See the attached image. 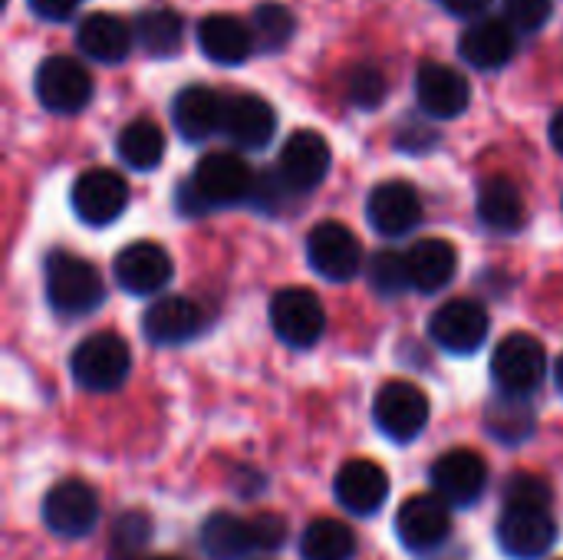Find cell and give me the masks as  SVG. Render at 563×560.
Instances as JSON below:
<instances>
[{"label":"cell","mask_w":563,"mask_h":560,"mask_svg":"<svg viewBox=\"0 0 563 560\" xmlns=\"http://www.w3.org/2000/svg\"><path fill=\"white\" fill-rule=\"evenodd\" d=\"M254 172L238 152H211L205 155L188 185H178V211L188 218H198L208 208H231L238 201H247L254 191Z\"/></svg>","instance_id":"6da1fadb"},{"label":"cell","mask_w":563,"mask_h":560,"mask_svg":"<svg viewBox=\"0 0 563 560\" xmlns=\"http://www.w3.org/2000/svg\"><path fill=\"white\" fill-rule=\"evenodd\" d=\"M43 284H46L49 307L63 317H86L99 310V304L106 300V284L99 271L69 251H53L46 257Z\"/></svg>","instance_id":"7a4b0ae2"},{"label":"cell","mask_w":563,"mask_h":560,"mask_svg":"<svg viewBox=\"0 0 563 560\" xmlns=\"http://www.w3.org/2000/svg\"><path fill=\"white\" fill-rule=\"evenodd\" d=\"M69 373L86 393H112L132 373V350L119 333H92L73 350Z\"/></svg>","instance_id":"3957f363"},{"label":"cell","mask_w":563,"mask_h":560,"mask_svg":"<svg viewBox=\"0 0 563 560\" xmlns=\"http://www.w3.org/2000/svg\"><path fill=\"white\" fill-rule=\"evenodd\" d=\"M548 376V353L544 343L528 333L505 337L492 353V380L501 393L531 396Z\"/></svg>","instance_id":"277c9868"},{"label":"cell","mask_w":563,"mask_h":560,"mask_svg":"<svg viewBox=\"0 0 563 560\" xmlns=\"http://www.w3.org/2000/svg\"><path fill=\"white\" fill-rule=\"evenodd\" d=\"M558 521L551 518V508L534 505H505L495 538L498 548L511 560L544 558L558 545Z\"/></svg>","instance_id":"5b68a950"},{"label":"cell","mask_w":563,"mask_h":560,"mask_svg":"<svg viewBox=\"0 0 563 560\" xmlns=\"http://www.w3.org/2000/svg\"><path fill=\"white\" fill-rule=\"evenodd\" d=\"M271 327L280 343L294 350H310L327 330V310L320 297L307 287H284L271 300Z\"/></svg>","instance_id":"8992f818"},{"label":"cell","mask_w":563,"mask_h":560,"mask_svg":"<svg viewBox=\"0 0 563 560\" xmlns=\"http://www.w3.org/2000/svg\"><path fill=\"white\" fill-rule=\"evenodd\" d=\"M373 419L376 429L399 446H409L412 439L422 436V429L429 426V396L406 380H393L376 393L373 403Z\"/></svg>","instance_id":"52a82bcc"},{"label":"cell","mask_w":563,"mask_h":560,"mask_svg":"<svg viewBox=\"0 0 563 560\" xmlns=\"http://www.w3.org/2000/svg\"><path fill=\"white\" fill-rule=\"evenodd\" d=\"M43 525L56 538H86L99 525V495L79 479L56 482L43 498Z\"/></svg>","instance_id":"ba28073f"},{"label":"cell","mask_w":563,"mask_h":560,"mask_svg":"<svg viewBox=\"0 0 563 560\" xmlns=\"http://www.w3.org/2000/svg\"><path fill=\"white\" fill-rule=\"evenodd\" d=\"M396 535L406 551L429 554L445 545L452 535V505L445 498L432 495H412L396 512Z\"/></svg>","instance_id":"9c48e42d"},{"label":"cell","mask_w":563,"mask_h":560,"mask_svg":"<svg viewBox=\"0 0 563 560\" xmlns=\"http://www.w3.org/2000/svg\"><path fill=\"white\" fill-rule=\"evenodd\" d=\"M432 492L452 508H472L488 488V462L472 449H452L439 455L429 469Z\"/></svg>","instance_id":"30bf717a"},{"label":"cell","mask_w":563,"mask_h":560,"mask_svg":"<svg viewBox=\"0 0 563 560\" xmlns=\"http://www.w3.org/2000/svg\"><path fill=\"white\" fill-rule=\"evenodd\" d=\"M36 99L49 112H79L92 99V76L73 56H46L36 69Z\"/></svg>","instance_id":"8fae6325"},{"label":"cell","mask_w":563,"mask_h":560,"mask_svg":"<svg viewBox=\"0 0 563 560\" xmlns=\"http://www.w3.org/2000/svg\"><path fill=\"white\" fill-rule=\"evenodd\" d=\"M307 261L323 281L346 284L363 271V248L346 224L323 221L307 234Z\"/></svg>","instance_id":"7c38bea8"},{"label":"cell","mask_w":563,"mask_h":560,"mask_svg":"<svg viewBox=\"0 0 563 560\" xmlns=\"http://www.w3.org/2000/svg\"><path fill=\"white\" fill-rule=\"evenodd\" d=\"M69 201H73V211L79 221H86L92 228H106V224L119 221V215L125 211L129 185L112 168H89L73 182Z\"/></svg>","instance_id":"4fadbf2b"},{"label":"cell","mask_w":563,"mask_h":560,"mask_svg":"<svg viewBox=\"0 0 563 560\" xmlns=\"http://www.w3.org/2000/svg\"><path fill=\"white\" fill-rule=\"evenodd\" d=\"M488 310L478 300H449L442 304L432 320H429V337L455 356H468L475 350H482V343L488 340Z\"/></svg>","instance_id":"5bb4252c"},{"label":"cell","mask_w":563,"mask_h":560,"mask_svg":"<svg viewBox=\"0 0 563 560\" xmlns=\"http://www.w3.org/2000/svg\"><path fill=\"white\" fill-rule=\"evenodd\" d=\"M112 274L125 294L148 297V294H158L168 287L175 264H172V254L158 241H132L129 248H122L115 254Z\"/></svg>","instance_id":"9a60e30c"},{"label":"cell","mask_w":563,"mask_h":560,"mask_svg":"<svg viewBox=\"0 0 563 560\" xmlns=\"http://www.w3.org/2000/svg\"><path fill=\"white\" fill-rule=\"evenodd\" d=\"M208 327V314L191 297H158L142 314V337L152 347H181L201 337Z\"/></svg>","instance_id":"2e32d148"},{"label":"cell","mask_w":563,"mask_h":560,"mask_svg":"<svg viewBox=\"0 0 563 560\" xmlns=\"http://www.w3.org/2000/svg\"><path fill=\"white\" fill-rule=\"evenodd\" d=\"M330 162H333V152H330V142L323 139V132L297 129L280 149L277 172L290 191H313L327 178Z\"/></svg>","instance_id":"e0dca14e"},{"label":"cell","mask_w":563,"mask_h":560,"mask_svg":"<svg viewBox=\"0 0 563 560\" xmlns=\"http://www.w3.org/2000/svg\"><path fill=\"white\" fill-rule=\"evenodd\" d=\"M366 218L383 238H402L422 221V198L409 182H379L369 191Z\"/></svg>","instance_id":"ac0fdd59"},{"label":"cell","mask_w":563,"mask_h":560,"mask_svg":"<svg viewBox=\"0 0 563 560\" xmlns=\"http://www.w3.org/2000/svg\"><path fill=\"white\" fill-rule=\"evenodd\" d=\"M333 492H336V502L343 505V512H350L356 518H369L389 498V475L383 465H376L369 459H353L336 472Z\"/></svg>","instance_id":"d6986e66"},{"label":"cell","mask_w":563,"mask_h":560,"mask_svg":"<svg viewBox=\"0 0 563 560\" xmlns=\"http://www.w3.org/2000/svg\"><path fill=\"white\" fill-rule=\"evenodd\" d=\"M518 50V26L505 17H482L475 20L462 40H459V53L465 63H472L475 69H501L511 63Z\"/></svg>","instance_id":"ffe728a7"},{"label":"cell","mask_w":563,"mask_h":560,"mask_svg":"<svg viewBox=\"0 0 563 560\" xmlns=\"http://www.w3.org/2000/svg\"><path fill=\"white\" fill-rule=\"evenodd\" d=\"M416 99H419L426 116L455 119V116H462L468 109L472 89H468V79L459 69H452L445 63H426L416 73Z\"/></svg>","instance_id":"44dd1931"},{"label":"cell","mask_w":563,"mask_h":560,"mask_svg":"<svg viewBox=\"0 0 563 560\" xmlns=\"http://www.w3.org/2000/svg\"><path fill=\"white\" fill-rule=\"evenodd\" d=\"M221 132L247 152L264 149L277 132V112L254 92H238L224 99V125Z\"/></svg>","instance_id":"7402d4cb"},{"label":"cell","mask_w":563,"mask_h":560,"mask_svg":"<svg viewBox=\"0 0 563 560\" xmlns=\"http://www.w3.org/2000/svg\"><path fill=\"white\" fill-rule=\"evenodd\" d=\"M224 99L211 86H185L172 102V122L181 139L205 142L221 132L224 125Z\"/></svg>","instance_id":"603a6c76"},{"label":"cell","mask_w":563,"mask_h":560,"mask_svg":"<svg viewBox=\"0 0 563 560\" xmlns=\"http://www.w3.org/2000/svg\"><path fill=\"white\" fill-rule=\"evenodd\" d=\"M198 46L208 59L221 66H241L254 53V30L251 23L231 13H211L198 23Z\"/></svg>","instance_id":"cb8c5ba5"},{"label":"cell","mask_w":563,"mask_h":560,"mask_svg":"<svg viewBox=\"0 0 563 560\" xmlns=\"http://www.w3.org/2000/svg\"><path fill=\"white\" fill-rule=\"evenodd\" d=\"M132 40H135V30L115 17V13H89L79 20L76 26V46L82 56L89 59H99V63H119L129 56L132 50Z\"/></svg>","instance_id":"d4e9b609"},{"label":"cell","mask_w":563,"mask_h":560,"mask_svg":"<svg viewBox=\"0 0 563 560\" xmlns=\"http://www.w3.org/2000/svg\"><path fill=\"white\" fill-rule=\"evenodd\" d=\"M409 274H412V290L422 294H439L455 281L459 271V251L445 238H422L409 251Z\"/></svg>","instance_id":"484cf974"},{"label":"cell","mask_w":563,"mask_h":560,"mask_svg":"<svg viewBox=\"0 0 563 560\" xmlns=\"http://www.w3.org/2000/svg\"><path fill=\"white\" fill-rule=\"evenodd\" d=\"M478 218L485 228L498 231V234H515L525 228V198L518 191V185L505 175H492L482 182L478 188Z\"/></svg>","instance_id":"4316f807"},{"label":"cell","mask_w":563,"mask_h":560,"mask_svg":"<svg viewBox=\"0 0 563 560\" xmlns=\"http://www.w3.org/2000/svg\"><path fill=\"white\" fill-rule=\"evenodd\" d=\"M201 551L211 560H244L257 551L251 518L231 512H214L201 525Z\"/></svg>","instance_id":"83f0119b"},{"label":"cell","mask_w":563,"mask_h":560,"mask_svg":"<svg viewBox=\"0 0 563 560\" xmlns=\"http://www.w3.org/2000/svg\"><path fill=\"white\" fill-rule=\"evenodd\" d=\"M135 30V43L158 59H168L181 50L185 43V20L168 10V7H155V10H142L132 23Z\"/></svg>","instance_id":"f1b7e54d"},{"label":"cell","mask_w":563,"mask_h":560,"mask_svg":"<svg viewBox=\"0 0 563 560\" xmlns=\"http://www.w3.org/2000/svg\"><path fill=\"white\" fill-rule=\"evenodd\" d=\"M115 152L119 158L135 168V172H152L162 158H165V132L158 122L152 119H132L129 125H122V132L115 135Z\"/></svg>","instance_id":"f546056e"},{"label":"cell","mask_w":563,"mask_h":560,"mask_svg":"<svg viewBox=\"0 0 563 560\" xmlns=\"http://www.w3.org/2000/svg\"><path fill=\"white\" fill-rule=\"evenodd\" d=\"M534 422L538 419H534L528 396H515V393H501L495 403H488V413H485L488 432L505 446H518V442L531 439Z\"/></svg>","instance_id":"4dcf8cb0"},{"label":"cell","mask_w":563,"mask_h":560,"mask_svg":"<svg viewBox=\"0 0 563 560\" xmlns=\"http://www.w3.org/2000/svg\"><path fill=\"white\" fill-rule=\"evenodd\" d=\"M303 560H353L356 558V535L340 518H317L307 525L300 538Z\"/></svg>","instance_id":"1f68e13d"},{"label":"cell","mask_w":563,"mask_h":560,"mask_svg":"<svg viewBox=\"0 0 563 560\" xmlns=\"http://www.w3.org/2000/svg\"><path fill=\"white\" fill-rule=\"evenodd\" d=\"M251 30H254V43L264 50V53H280L290 40H294V30H297V17L290 13V7L277 3V0H267V3H257L254 13H251Z\"/></svg>","instance_id":"d6a6232c"},{"label":"cell","mask_w":563,"mask_h":560,"mask_svg":"<svg viewBox=\"0 0 563 560\" xmlns=\"http://www.w3.org/2000/svg\"><path fill=\"white\" fill-rule=\"evenodd\" d=\"M366 277L379 297H399L412 287L409 257L399 251H376L366 264Z\"/></svg>","instance_id":"836d02e7"},{"label":"cell","mask_w":563,"mask_h":560,"mask_svg":"<svg viewBox=\"0 0 563 560\" xmlns=\"http://www.w3.org/2000/svg\"><path fill=\"white\" fill-rule=\"evenodd\" d=\"M152 538V521L145 512H122L115 521H112V531H109V554L112 560H135L139 551L148 545Z\"/></svg>","instance_id":"e575fe53"},{"label":"cell","mask_w":563,"mask_h":560,"mask_svg":"<svg viewBox=\"0 0 563 560\" xmlns=\"http://www.w3.org/2000/svg\"><path fill=\"white\" fill-rule=\"evenodd\" d=\"M386 92H389V79L376 63H360L346 73V96L353 106L376 109V106H383Z\"/></svg>","instance_id":"d590c367"},{"label":"cell","mask_w":563,"mask_h":560,"mask_svg":"<svg viewBox=\"0 0 563 560\" xmlns=\"http://www.w3.org/2000/svg\"><path fill=\"white\" fill-rule=\"evenodd\" d=\"M551 485L538 475L518 472L505 482V505H534V508H551Z\"/></svg>","instance_id":"8d00e7d4"},{"label":"cell","mask_w":563,"mask_h":560,"mask_svg":"<svg viewBox=\"0 0 563 560\" xmlns=\"http://www.w3.org/2000/svg\"><path fill=\"white\" fill-rule=\"evenodd\" d=\"M505 10H508V20H511L518 30L538 33V30L551 20L554 3H551V0H505Z\"/></svg>","instance_id":"74e56055"},{"label":"cell","mask_w":563,"mask_h":560,"mask_svg":"<svg viewBox=\"0 0 563 560\" xmlns=\"http://www.w3.org/2000/svg\"><path fill=\"white\" fill-rule=\"evenodd\" d=\"M257 551H280L287 545V521L277 512H264L251 518Z\"/></svg>","instance_id":"f35d334b"},{"label":"cell","mask_w":563,"mask_h":560,"mask_svg":"<svg viewBox=\"0 0 563 560\" xmlns=\"http://www.w3.org/2000/svg\"><path fill=\"white\" fill-rule=\"evenodd\" d=\"M26 3L43 20H69L79 7V0H26Z\"/></svg>","instance_id":"ab89813d"},{"label":"cell","mask_w":563,"mask_h":560,"mask_svg":"<svg viewBox=\"0 0 563 560\" xmlns=\"http://www.w3.org/2000/svg\"><path fill=\"white\" fill-rule=\"evenodd\" d=\"M442 7L455 17H482L492 7V0H442Z\"/></svg>","instance_id":"60d3db41"},{"label":"cell","mask_w":563,"mask_h":560,"mask_svg":"<svg viewBox=\"0 0 563 560\" xmlns=\"http://www.w3.org/2000/svg\"><path fill=\"white\" fill-rule=\"evenodd\" d=\"M551 145L563 155V109H558V116L551 119Z\"/></svg>","instance_id":"b9f144b4"},{"label":"cell","mask_w":563,"mask_h":560,"mask_svg":"<svg viewBox=\"0 0 563 560\" xmlns=\"http://www.w3.org/2000/svg\"><path fill=\"white\" fill-rule=\"evenodd\" d=\"M554 383H558V389L563 393V353L558 356V363H554Z\"/></svg>","instance_id":"7bdbcfd3"},{"label":"cell","mask_w":563,"mask_h":560,"mask_svg":"<svg viewBox=\"0 0 563 560\" xmlns=\"http://www.w3.org/2000/svg\"><path fill=\"white\" fill-rule=\"evenodd\" d=\"M135 560H178V558H135Z\"/></svg>","instance_id":"ee69618b"}]
</instances>
